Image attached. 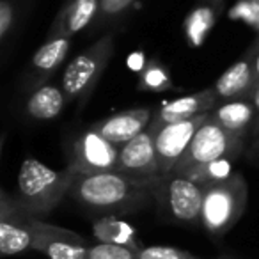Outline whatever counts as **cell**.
<instances>
[{"instance_id": "cell-1", "label": "cell", "mask_w": 259, "mask_h": 259, "mask_svg": "<svg viewBox=\"0 0 259 259\" xmlns=\"http://www.w3.org/2000/svg\"><path fill=\"white\" fill-rule=\"evenodd\" d=\"M160 181L162 178H137L119 170L75 174L68 195L91 211L107 215L134 213L156 197Z\"/></svg>"}, {"instance_id": "cell-2", "label": "cell", "mask_w": 259, "mask_h": 259, "mask_svg": "<svg viewBox=\"0 0 259 259\" xmlns=\"http://www.w3.org/2000/svg\"><path fill=\"white\" fill-rule=\"evenodd\" d=\"M75 172L69 167L54 170L36 158H25L18 172L16 199L34 219L48 215L69 194Z\"/></svg>"}, {"instance_id": "cell-3", "label": "cell", "mask_w": 259, "mask_h": 259, "mask_svg": "<svg viewBox=\"0 0 259 259\" xmlns=\"http://www.w3.org/2000/svg\"><path fill=\"white\" fill-rule=\"evenodd\" d=\"M243 139L229 134L213 119L211 112L170 174L192 178L201 183L206 170L222 162H234L241 155Z\"/></svg>"}, {"instance_id": "cell-4", "label": "cell", "mask_w": 259, "mask_h": 259, "mask_svg": "<svg viewBox=\"0 0 259 259\" xmlns=\"http://www.w3.org/2000/svg\"><path fill=\"white\" fill-rule=\"evenodd\" d=\"M247 183L238 172L204 185L201 226L211 234H224L241 219L247 206Z\"/></svg>"}, {"instance_id": "cell-5", "label": "cell", "mask_w": 259, "mask_h": 259, "mask_svg": "<svg viewBox=\"0 0 259 259\" xmlns=\"http://www.w3.org/2000/svg\"><path fill=\"white\" fill-rule=\"evenodd\" d=\"M115 50L114 34H105L103 37L91 45L85 52L71 59L62 73L61 87L68 101H80V107L89 100L91 93L101 75L107 69Z\"/></svg>"}, {"instance_id": "cell-6", "label": "cell", "mask_w": 259, "mask_h": 259, "mask_svg": "<svg viewBox=\"0 0 259 259\" xmlns=\"http://www.w3.org/2000/svg\"><path fill=\"white\" fill-rule=\"evenodd\" d=\"M160 201L167 213L181 224H201L204 185L181 174H169L162 178L158 187Z\"/></svg>"}, {"instance_id": "cell-7", "label": "cell", "mask_w": 259, "mask_h": 259, "mask_svg": "<svg viewBox=\"0 0 259 259\" xmlns=\"http://www.w3.org/2000/svg\"><path fill=\"white\" fill-rule=\"evenodd\" d=\"M34 222L16 197L6 190L0 194V252L2 255H16L32 248Z\"/></svg>"}, {"instance_id": "cell-8", "label": "cell", "mask_w": 259, "mask_h": 259, "mask_svg": "<svg viewBox=\"0 0 259 259\" xmlns=\"http://www.w3.org/2000/svg\"><path fill=\"white\" fill-rule=\"evenodd\" d=\"M121 148L110 144L96 130L87 128L73 144V155L69 169L75 174H100L112 172L119 167Z\"/></svg>"}, {"instance_id": "cell-9", "label": "cell", "mask_w": 259, "mask_h": 259, "mask_svg": "<svg viewBox=\"0 0 259 259\" xmlns=\"http://www.w3.org/2000/svg\"><path fill=\"white\" fill-rule=\"evenodd\" d=\"M208 114H202L199 117H194L190 121L183 122H174V124H167L160 128L158 132L153 134L156 146V155H158L160 170H162V178L169 176L174 170L176 163L181 160L185 151L188 149L190 142L194 141L195 134L199 132L202 124L208 121Z\"/></svg>"}, {"instance_id": "cell-10", "label": "cell", "mask_w": 259, "mask_h": 259, "mask_svg": "<svg viewBox=\"0 0 259 259\" xmlns=\"http://www.w3.org/2000/svg\"><path fill=\"white\" fill-rule=\"evenodd\" d=\"M32 250L43 252L48 259H87L89 245L75 231L36 219Z\"/></svg>"}, {"instance_id": "cell-11", "label": "cell", "mask_w": 259, "mask_h": 259, "mask_svg": "<svg viewBox=\"0 0 259 259\" xmlns=\"http://www.w3.org/2000/svg\"><path fill=\"white\" fill-rule=\"evenodd\" d=\"M219 103V98H217L213 87L204 91H199L194 94H187V96H181L174 101H169L163 107H160L155 112L151 122H149V132L155 134L160 128L167 124H174V122H183L190 121L194 117H199L202 114H208Z\"/></svg>"}, {"instance_id": "cell-12", "label": "cell", "mask_w": 259, "mask_h": 259, "mask_svg": "<svg viewBox=\"0 0 259 259\" xmlns=\"http://www.w3.org/2000/svg\"><path fill=\"white\" fill-rule=\"evenodd\" d=\"M117 170L137 178H162L155 137L149 130L122 146L119 151Z\"/></svg>"}, {"instance_id": "cell-13", "label": "cell", "mask_w": 259, "mask_h": 259, "mask_svg": "<svg viewBox=\"0 0 259 259\" xmlns=\"http://www.w3.org/2000/svg\"><path fill=\"white\" fill-rule=\"evenodd\" d=\"M259 50V39L254 43V47L245 54L243 59L234 62L233 66L226 69L213 83L219 101H234V100H248L255 87L254 80V62Z\"/></svg>"}, {"instance_id": "cell-14", "label": "cell", "mask_w": 259, "mask_h": 259, "mask_svg": "<svg viewBox=\"0 0 259 259\" xmlns=\"http://www.w3.org/2000/svg\"><path fill=\"white\" fill-rule=\"evenodd\" d=\"M151 119L153 114L149 108H130V110H121L110 117L94 122L91 128L96 130L110 144L122 148L142 132H146Z\"/></svg>"}, {"instance_id": "cell-15", "label": "cell", "mask_w": 259, "mask_h": 259, "mask_svg": "<svg viewBox=\"0 0 259 259\" xmlns=\"http://www.w3.org/2000/svg\"><path fill=\"white\" fill-rule=\"evenodd\" d=\"M100 0H68L54 20L48 37H73L98 15Z\"/></svg>"}, {"instance_id": "cell-16", "label": "cell", "mask_w": 259, "mask_h": 259, "mask_svg": "<svg viewBox=\"0 0 259 259\" xmlns=\"http://www.w3.org/2000/svg\"><path fill=\"white\" fill-rule=\"evenodd\" d=\"M211 115L229 134L243 141L250 126H254L255 122V108L250 100H234L217 105L211 110Z\"/></svg>"}, {"instance_id": "cell-17", "label": "cell", "mask_w": 259, "mask_h": 259, "mask_svg": "<svg viewBox=\"0 0 259 259\" xmlns=\"http://www.w3.org/2000/svg\"><path fill=\"white\" fill-rule=\"evenodd\" d=\"M66 103H68V100H66L62 87L47 83V85H39L30 94L25 105V112L32 119L48 121V119L57 117Z\"/></svg>"}, {"instance_id": "cell-18", "label": "cell", "mask_w": 259, "mask_h": 259, "mask_svg": "<svg viewBox=\"0 0 259 259\" xmlns=\"http://www.w3.org/2000/svg\"><path fill=\"white\" fill-rule=\"evenodd\" d=\"M220 9H222L220 4H213V2L206 0V4L197 6L187 16V20L183 23V32L190 47H201L204 43V39L208 37V34L211 32L213 25H215Z\"/></svg>"}, {"instance_id": "cell-19", "label": "cell", "mask_w": 259, "mask_h": 259, "mask_svg": "<svg viewBox=\"0 0 259 259\" xmlns=\"http://www.w3.org/2000/svg\"><path fill=\"white\" fill-rule=\"evenodd\" d=\"M93 233L96 236L98 243H112L124 245V247L139 250V245L135 241V229L128 222H122L115 215H105L93 224Z\"/></svg>"}, {"instance_id": "cell-20", "label": "cell", "mask_w": 259, "mask_h": 259, "mask_svg": "<svg viewBox=\"0 0 259 259\" xmlns=\"http://www.w3.org/2000/svg\"><path fill=\"white\" fill-rule=\"evenodd\" d=\"M71 48V37H48L43 47L37 48L32 57V73L37 78H45L54 73L66 59Z\"/></svg>"}, {"instance_id": "cell-21", "label": "cell", "mask_w": 259, "mask_h": 259, "mask_svg": "<svg viewBox=\"0 0 259 259\" xmlns=\"http://www.w3.org/2000/svg\"><path fill=\"white\" fill-rule=\"evenodd\" d=\"M170 85L172 82L169 73L158 62H148V66L141 71V89L160 93V91H167Z\"/></svg>"}, {"instance_id": "cell-22", "label": "cell", "mask_w": 259, "mask_h": 259, "mask_svg": "<svg viewBox=\"0 0 259 259\" xmlns=\"http://www.w3.org/2000/svg\"><path fill=\"white\" fill-rule=\"evenodd\" d=\"M87 259H137V250L124 245L96 243L89 247Z\"/></svg>"}, {"instance_id": "cell-23", "label": "cell", "mask_w": 259, "mask_h": 259, "mask_svg": "<svg viewBox=\"0 0 259 259\" xmlns=\"http://www.w3.org/2000/svg\"><path fill=\"white\" fill-rule=\"evenodd\" d=\"M137 259H199L187 250H180L176 247H165V245H151V247H141L137 250Z\"/></svg>"}, {"instance_id": "cell-24", "label": "cell", "mask_w": 259, "mask_h": 259, "mask_svg": "<svg viewBox=\"0 0 259 259\" xmlns=\"http://www.w3.org/2000/svg\"><path fill=\"white\" fill-rule=\"evenodd\" d=\"M134 2L135 0H100V8H98V15H96V25L100 27V23L121 16L126 9H130V6L134 4Z\"/></svg>"}, {"instance_id": "cell-25", "label": "cell", "mask_w": 259, "mask_h": 259, "mask_svg": "<svg viewBox=\"0 0 259 259\" xmlns=\"http://www.w3.org/2000/svg\"><path fill=\"white\" fill-rule=\"evenodd\" d=\"M16 23V2L2 0L0 2V39L8 41L9 34L15 30Z\"/></svg>"}, {"instance_id": "cell-26", "label": "cell", "mask_w": 259, "mask_h": 259, "mask_svg": "<svg viewBox=\"0 0 259 259\" xmlns=\"http://www.w3.org/2000/svg\"><path fill=\"white\" fill-rule=\"evenodd\" d=\"M248 100L252 101V105H254V108H255V122H254V126H252V135H254V139H255L259 135V85L254 87V91H252Z\"/></svg>"}, {"instance_id": "cell-27", "label": "cell", "mask_w": 259, "mask_h": 259, "mask_svg": "<svg viewBox=\"0 0 259 259\" xmlns=\"http://www.w3.org/2000/svg\"><path fill=\"white\" fill-rule=\"evenodd\" d=\"M128 66L134 71H142V69L146 68V61H144V54H141V52H137V54H134L132 57L128 59Z\"/></svg>"}, {"instance_id": "cell-28", "label": "cell", "mask_w": 259, "mask_h": 259, "mask_svg": "<svg viewBox=\"0 0 259 259\" xmlns=\"http://www.w3.org/2000/svg\"><path fill=\"white\" fill-rule=\"evenodd\" d=\"M254 80H255V85H259V50H257L255 62H254Z\"/></svg>"}, {"instance_id": "cell-29", "label": "cell", "mask_w": 259, "mask_h": 259, "mask_svg": "<svg viewBox=\"0 0 259 259\" xmlns=\"http://www.w3.org/2000/svg\"><path fill=\"white\" fill-rule=\"evenodd\" d=\"M208 2H213V4H222V0H208Z\"/></svg>"}, {"instance_id": "cell-30", "label": "cell", "mask_w": 259, "mask_h": 259, "mask_svg": "<svg viewBox=\"0 0 259 259\" xmlns=\"http://www.w3.org/2000/svg\"><path fill=\"white\" fill-rule=\"evenodd\" d=\"M257 137H259V135H257Z\"/></svg>"}]
</instances>
